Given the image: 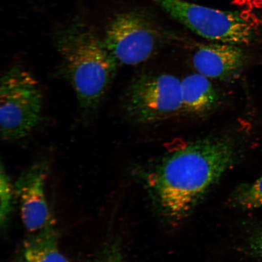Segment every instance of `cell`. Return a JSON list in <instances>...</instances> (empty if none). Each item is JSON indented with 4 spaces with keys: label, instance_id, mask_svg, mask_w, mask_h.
Returning <instances> with one entry per match:
<instances>
[{
    "label": "cell",
    "instance_id": "obj_1",
    "mask_svg": "<svg viewBox=\"0 0 262 262\" xmlns=\"http://www.w3.org/2000/svg\"><path fill=\"white\" fill-rule=\"evenodd\" d=\"M229 137H208L189 142L162 157L145 173L147 188L164 217L183 220L240 160Z\"/></svg>",
    "mask_w": 262,
    "mask_h": 262
},
{
    "label": "cell",
    "instance_id": "obj_2",
    "mask_svg": "<svg viewBox=\"0 0 262 262\" xmlns=\"http://www.w3.org/2000/svg\"><path fill=\"white\" fill-rule=\"evenodd\" d=\"M54 46L60 58L63 78L73 88L84 116L97 110L120 67L103 38L80 20L59 29Z\"/></svg>",
    "mask_w": 262,
    "mask_h": 262
},
{
    "label": "cell",
    "instance_id": "obj_3",
    "mask_svg": "<svg viewBox=\"0 0 262 262\" xmlns=\"http://www.w3.org/2000/svg\"><path fill=\"white\" fill-rule=\"evenodd\" d=\"M43 97L38 81L19 65L6 71L0 86V131L2 140H24L42 119Z\"/></svg>",
    "mask_w": 262,
    "mask_h": 262
},
{
    "label": "cell",
    "instance_id": "obj_4",
    "mask_svg": "<svg viewBox=\"0 0 262 262\" xmlns=\"http://www.w3.org/2000/svg\"><path fill=\"white\" fill-rule=\"evenodd\" d=\"M123 107L126 116L139 124L178 116L182 113L181 80L171 74L137 75L124 94Z\"/></svg>",
    "mask_w": 262,
    "mask_h": 262
},
{
    "label": "cell",
    "instance_id": "obj_5",
    "mask_svg": "<svg viewBox=\"0 0 262 262\" xmlns=\"http://www.w3.org/2000/svg\"><path fill=\"white\" fill-rule=\"evenodd\" d=\"M189 30L207 40L234 45L253 40V29L238 12L222 11L186 0H149Z\"/></svg>",
    "mask_w": 262,
    "mask_h": 262
},
{
    "label": "cell",
    "instance_id": "obj_6",
    "mask_svg": "<svg viewBox=\"0 0 262 262\" xmlns=\"http://www.w3.org/2000/svg\"><path fill=\"white\" fill-rule=\"evenodd\" d=\"M160 28L145 10L134 9L114 16L104 32V45L120 66H133L148 60L159 47Z\"/></svg>",
    "mask_w": 262,
    "mask_h": 262
},
{
    "label": "cell",
    "instance_id": "obj_7",
    "mask_svg": "<svg viewBox=\"0 0 262 262\" xmlns=\"http://www.w3.org/2000/svg\"><path fill=\"white\" fill-rule=\"evenodd\" d=\"M48 171L47 162H35L19 175L14 186L22 221L30 234L41 230L54 217L49 211L45 194Z\"/></svg>",
    "mask_w": 262,
    "mask_h": 262
},
{
    "label": "cell",
    "instance_id": "obj_8",
    "mask_svg": "<svg viewBox=\"0 0 262 262\" xmlns=\"http://www.w3.org/2000/svg\"><path fill=\"white\" fill-rule=\"evenodd\" d=\"M247 55L237 45L215 43L202 45L195 52L192 63L198 73L209 79L230 80L241 73Z\"/></svg>",
    "mask_w": 262,
    "mask_h": 262
},
{
    "label": "cell",
    "instance_id": "obj_9",
    "mask_svg": "<svg viewBox=\"0 0 262 262\" xmlns=\"http://www.w3.org/2000/svg\"><path fill=\"white\" fill-rule=\"evenodd\" d=\"M54 217L46 227L26 239L15 262H69L58 244Z\"/></svg>",
    "mask_w": 262,
    "mask_h": 262
},
{
    "label": "cell",
    "instance_id": "obj_10",
    "mask_svg": "<svg viewBox=\"0 0 262 262\" xmlns=\"http://www.w3.org/2000/svg\"><path fill=\"white\" fill-rule=\"evenodd\" d=\"M182 113L201 115L217 105L219 96L208 78L201 74L189 75L181 80Z\"/></svg>",
    "mask_w": 262,
    "mask_h": 262
},
{
    "label": "cell",
    "instance_id": "obj_11",
    "mask_svg": "<svg viewBox=\"0 0 262 262\" xmlns=\"http://www.w3.org/2000/svg\"><path fill=\"white\" fill-rule=\"evenodd\" d=\"M230 203L243 210L262 207V175L253 182L239 185L232 193Z\"/></svg>",
    "mask_w": 262,
    "mask_h": 262
},
{
    "label": "cell",
    "instance_id": "obj_12",
    "mask_svg": "<svg viewBox=\"0 0 262 262\" xmlns=\"http://www.w3.org/2000/svg\"><path fill=\"white\" fill-rule=\"evenodd\" d=\"M1 227L6 228L8 225L12 211L14 202L16 199L15 188L10 181L8 173H6L3 164L1 166Z\"/></svg>",
    "mask_w": 262,
    "mask_h": 262
},
{
    "label": "cell",
    "instance_id": "obj_13",
    "mask_svg": "<svg viewBox=\"0 0 262 262\" xmlns=\"http://www.w3.org/2000/svg\"><path fill=\"white\" fill-rule=\"evenodd\" d=\"M86 262H127L123 257L119 242L111 241Z\"/></svg>",
    "mask_w": 262,
    "mask_h": 262
},
{
    "label": "cell",
    "instance_id": "obj_14",
    "mask_svg": "<svg viewBox=\"0 0 262 262\" xmlns=\"http://www.w3.org/2000/svg\"><path fill=\"white\" fill-rule=\"evenodd\" d=\"M246 249L251 256L262 260V225L255 228L249 235Z\"/></svg>",
    "mask_w": 262,
    "mask_h": 262
}]
</instances>
